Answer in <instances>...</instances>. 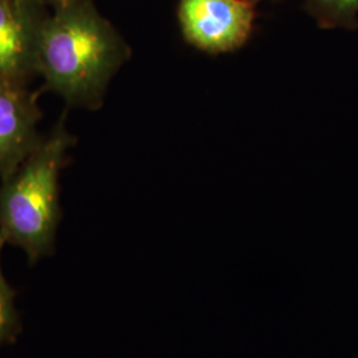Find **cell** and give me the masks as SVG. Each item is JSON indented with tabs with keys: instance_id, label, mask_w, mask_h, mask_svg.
I'll return each mask as SVG.
<instances>
[{
	"instance_id": "cell-7",
	"label": "cell",
	"mask_w": 358,
	"mask_h": 358,
	"mask_svg": "<svg viewBox=\"0 0 358 358\" xmlns=\"http://www.w3.org/2000/svg\"><path fill=\"white\" fill-rule=\"evenodd\" d=\"M7 244L4 236L0 234V349L1 346L15 337L19 329V316L15 307V292L7 282L3 267L1 255L3 248Z\"/></svg>"
},
{
	"instance_id": "cell-5",
	"label": "cell",
	"mask_w": 358,
	"mask_h": 358,
	"mask_svg": "<svg viewBox=\"0 0 358 358\" xmlns=\"http://www.w3.org/2000/svg\"><path fill=\"white\" fill-rule=\"evenodd\" d=\"M38 93L27 87L0 90V178L13 173L41 141Z\"/></svg>"
},
{
	"instance_id": "cell-9",
	"label": "cell",
	"mask_w": 358,
	"mask_h": 358,
	"mask_svg": "<svg viewBox=\"0 0 358 358\" xmlns=\"http://www.w3.org/2000/svg\"><path fill=\"white\" fill-rule=\"evenodd\" d=\"M248 1H251V3H254V4H255L256 1H260V0H248Z\"/></svg>"
},
{
	"instance_id": "cell-2",
	"label": "cell",
	"mask_w": 358,
	"mask_h": 358,
	"mask_svg": "<svg viewBox=\"0 0 358 358\" xmlns=\"http://www.w3.org/2000/svg\"><path fill=\"white\" fill-rule=\"evenodd\" d=\"M73 137L60 121L17 169L1 178L0 234L31 263L53 251L62 217L59 177Z\"/></svg>"
},
{
	"instance_id": "cell-1",
	"label": "cell",
	"mask_w": 358,
	"mask_h": 358,
	"mask_svg": "<svg viewBox=\"0 0 358 358\" xmlns=\"http://www.w3.org/2000/svg\"><path fill=\"white\" fill-rule=\"evenodd\" d=\"M127 57L128 47L90 0H66L45 20L38 73L68 105L96 109Z\"/></svg>"
},
{
	"instance_id": "cell-3",
	"label": "cell",
	"mask_w": 358,
	"mask_h": 358,
	"mask_svg": "<svg viewBox=\"0 0 358 358\" xmlns=\"http://www.w3.org/2000/svg\"><path fill=\"white\" fill-rule=\"evenodd\" d=\"M254 6L248 0H179L183 36L208 53L239 50L252 32Z\"/></svg>"
},
{
	"instance_id": "cell-8",
	"label": "cell",
	"mask_w": 358,
	"mask_h": 358,
	"mask_svg": "<svg viewBox=\"0 0 358 358\" xmlns=\"http://www.w3.org/2000/svg\"><path fill=\"white\" fill-rule=\"evenodd\" d=\"M11 85H8V84H6L3 80H0V90H6V88H10ZM19 88V87H17Z\"/></svg>"
},
{
	"instance_id": "cell-6",
	"label": "cell",
	"mask_w": 358,
	"mask_h": 358,
	"mask_svg": "<svg viewBox=\"0 0 358 358\" xmlns=\"http://www.w3.org/2000/svg\"><path fill=\"white\" fill-rule=\"evenodd\" d=\"M308 13L322 28H356L358 0H307Z\"/></svg>"
},
{
	"instance_id": "cell-4",
	"label": "cell",
	"mask_w": 358,
	"mask_h": 358,
	"mask_svg": "<svg viewBox=\"0 0 358 358\" xmlns=\"http://www.w3.org/2000/svg\"><path fill=\"white\" fill-rule=\"evenodd\" d=\"M48 13L41 0H0V80L23 88L38 75V53Z\"/></svg>"
},
{
	"instance_id": "cell-10",
	"label": "cell",
	"mask_w": 358,
	"mask_h": 358,
	"mask_svg": "<svg viewBox=\"0 0 358 358\" xmlns=\"http://www.w3.org/2000/svg\"><path fill=\"white\" fill-rule=\"evenodd\" d=\"M62 1H66V0H62Z\"/></svg>"
}]
</instances>
